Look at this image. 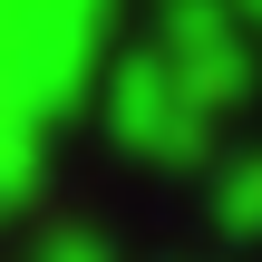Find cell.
<instances>
[{
	"label": "cell",
	"instance_id": "obj_1",
	"mask_svg": "<svg viewBox=\"0 0 262 262\" xmlns=\"http://www.w3.org/2000/svg\"><path fill=\"white\" fill-rule=\"evenodd\" d=\"M117 0H0V107L10 117H78L97 88V39Z\"/></svg>",
	"mask_w": 262,
	"mask_h": 262
},
{
	"label": "cell",
	"instance_id": "obj_2",
	"mask_svg": "<svg viewBox=\"0 0 262 262\" xmlns=\"http://www.w3.org/2000/svg\"><path fill=\"white\" fill-rule=\"evenodd\" d=\"M88 107H97L107 136H117L136 165H156V175H204L214 146H224V117L175 78V58H165L156 39L126 49V58H107L97 88H88Z\"/></svg>",
	"mask_w": 262,
	"mask_h": 262
},
{
	"label": "cell",
	"instance_id": "obj_3",
	"mask_svg": "<svg viewBox=\"0 0 262 262\" xmlns=\"http://www.w3.org/2000/svg\"><path fill=\"white\" fill-rule=\"evenodd\" d=\"M146 39L175 58V78H185L214 117H233V107L262 97V39L233 19V0H156Z\"/></svg>",
	"mask_w": 262,
	"mask_h": 262
},
{
	"label": "cell",
	"instance_id": "obj_4",
	"mask_svg": "<svg viewBox=\"0 0 262 262\" xmlns=\"http://www.w3.org/2000/svg\"><path fill=\"white\" fill-rule=\"evenodd\" d=\"M204 214H214V233L224 243H262V146H214V165H204Z\"/></svg>",
	"mask_w": 262,
	"mask_h": 262
},
{
	"label": "cell",
	"instance_id": "obj_5",
	"mask_svg": "<svg viewBox=\"0 0 262 262\" xmlns=\"http://www.w3.org/2000/svg\"><path fill=\"white\" fill-rule=\"evenodd\" d=\"M49 136H58V126L0 107V224H19V214L49 194Z\"/></svg>",
	"mask_w": 262,
	"mask_h": 262
},
{
	"label": "cell",
	"instance_id": "obj_6",
	"mask_svg": "<svg viewBox=\"0 0 262 262\" xmlns=\"http://www.w3.org/2000/svg\"><path fill=\"white\" fill-rule=\"evenodd\" d=\"M29 262H126V253H117L97 224H49V233L29 243Z\"/></svg>",
	"mask_w": 262,
	"mask_h": 262
},
{
	"label": "cell",
	"instance_id": "obj_7",
	"mask_svg": "<svg viewBox=\"0 0 262 262\" xmlns=\"http://www.w3.org/2000/svg\"><path fill=\"white\" fill-rule=\"evenodd\" d=\"M233 19H243V29H253V39H262V0H233Z\"/></svg>",
	"mask_w": 262,
	"mask_h": 262
}]
</instances>
